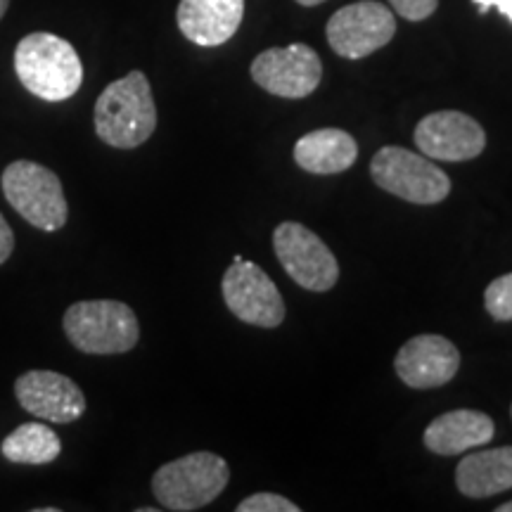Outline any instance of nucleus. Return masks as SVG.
I'll use <instances>...</instances> for the list:
<instances>
[{
	"label": "nucleus",
	"instance_id": "obj_1",
	"mask_svg": "<svg viewBox=\"0 0 512 512\" xmlns=\"http://www.w3.org/2000/svg\"><path fill=\"white\" fill-rule=\"evenodd\" d=\"M95 133L117 150H136L152 138L157 128V105L152 86L143 72H131L112 81L95 102Z\"/></svg>",
	"mask_w": 512,
	"mask_h": 512
},
{
	"label": "nucleus",
	"instance_id": "obj_2",
	"mask_svg": "<svg viewBox=\"0 0 512 512\" xmlns=\"http://www.w3.org/2000/svg\"><path fill=\"white\" fill-rule=\"evenodd\" d=\"M15 74L38 100L62 102L79 93L83 64L72 43L48 31H36L17 43Z\"/></svg>",
	"mask_w": 512,
	"mask_h": 512
},
{
	"label": "nucleus",
	"instance_id": "obj_3",
	"mask_svg": "<svg viewBox=\"0 0 512 512\" xmlns=\"http://www.w3.org/2000/svg\"><path fill=\"white\" fill-rule=\"evenodd\" d=\"M64 335L83 354H126L138 344L140 325L133 309L117 299H88L64 311Z\"/></svg>",
	"mask_w": 512,
	"mask_h": 512
},
{
	"label": "nucleus",
	"instance_id": "obj_4",
	"mask_svg": "<svg viewBox=\"0 0 512 512\" xmlns=\"http://www.w3.org/2000/svg\"><path fill=\"white\" fill-rule=\"evenodd\" d=\"M230 482V467L216 453L197 451L171 460L152 477V494L164 510L192 512L214 503Z\"/></svg>",
	"mask_w": 512,
	"mask_h": 512
},
{
	"label": "nucleus",
	"instance_id": "obj_5",
	"mask_svg": "<svg viewBox=\"0 0 512 512\" xmlns=\"http://www.w3.org/2000/svg\"><path fill=\"white\" fill-rule=\"evenodd\" d=\"M5 200L29 226L43 233H57L69 219V204L64 200L62 181L48 166L17 159L5 166L0 176Z\"/></svg>",
	"mask_w": 512,
	"mask_h": 512
},
{
	"label": "nucleus",
	"instance_id": "obj_6",
	"mask_svg": "<svg viewBox=\"0 0 512 512\" xmlns=\"http://www.w3.org/2000/svg\"><path fill=\"white\" fill-rule=\"evenodd\" d=\"M377 188L413 204H439L451 192V181L430 157L399 145H387L370 162Z\"/></svg>",
	"mask_w": 512,
	"mask_h": 512
},
{
	"label": "nucleus",
	"instance_id": "obj_7",
	"mask_svg": "<svg viewBox=\"0 0 512 512\" xmlns=\"http://www.w3.org/2000/svg\"><path fill=\"white\" fill-rule=\"evenodd\" d=\"M273 249L283 271L309 292H328L339 280V264L328 245L297 221L275 228Z\"/></svg>",
	"mask_w": 512,
	"mask_h": 512
},
{
	"label": "nucleus",
	"instance_id": "obj_8",
	"mask_svg": "<svg viewBox=\"0 0 512 512\" xmlns=\"http://www.w3.org/2000/svg\"><path fill=\"white\" fill-rule=\"evenodd\" d=\"M396 34L394 12L377 0H361L339 8L328 19L325 36L344 60H363L387 46Z\"/></svg>",
	"mask_w": 512,
	"mask_h": 512
},
{
	"label": "nucleus",
	"instance_id": "obj_9",
	"mask_svg": "<svg viewBox=\"0 0 512 512\" xmlns=\"http://www.w3.org/2000/svg\"><path fill=\"white\" fill-rule=\"evenodd\" d=\"M223 302L242 323L256 328H278L285 320V302L271 275L238 254L223 273Z\"/></svg>",
	"mask_w": 512,
	"mask_h": 512
},
{
	"label": "nucleus",
	"instance_id": "obj_10",
	"mask_svg": "<svg viewBox=\"0 0 512 512\" xmlns=\"http://www.w3.org/2000/svg\"><path fill=\"white\" fill-rule=\"evenodd\" d=\"M256 86L275 98L302 100L320 86L323 62L318 53L304 43H292L285 48H268L249 67Z\"/></svg>",
	"mask_w": 512,
	"mask_h": 512
},
{
	"label": "nucleus",
	"instance_id": "obj_11",
	"mask_svg": "<svg viewBox=\"0 0 512 512\" xmlns=\"http://www.w3.org/2000/svg\"><path fill=\"white\" fill-rule=\"evenodd\" d=\"M415 145L437 162H470L486 147V133L477 119L456 110L427 114L415 126Z\"/></svg>",
	"mask_w": 512,
	"mask_h": 512
},
{
	"label": "nucleus",
	"instance_id": "obj_12",
	"mask_svg": "<svg viewBox=\"0 0 512 512\" xmlns=\"http://www.w3.org/2000/svg\"><path fill=\"white\" fill-rule=\"evenodd\" d=\"M15 396L24 411L55 425H69L86 413V396L79 384L55 370H29L19 375Z\"/></svg>",
	"mask_w": 512,
	"mask_h": 512
},
{
	"label": "nucleus",
	"instance_id": "obj_13",
	"mask_svg": "<svg viewBox=\"0 0 512 512\" xmlns=\"http://www.w3.org/2000/svg\"><path fill=\"white\" fill-rule=\"evenodd\" d=\"M394 370L411 389L444 387L458 375L460 351L441 335H418L399 349Z\"/></svg>",
	"mask_w": 512,
	"mask_h": 512
},
{
	"label": "nucleus",
	"instance_id": "obj_14",
	"mask_svg": "<svg viewBox=\"0 0 512 512\" xmlns=\"http://www.w3.org/2000/svg\"><path fill=\"white\" fill-rule=\"evenodd\" d=\"M245 17V0H181L176 22L190 43L216 48L228 43Z\"/></svg>",
	"mask_w": 512,
	"mask_h": 512
},
{
	"label": "nucleus",
	"instance_id": "obj_15",
	"mask_svg": "<svg viewBox=\"0 0 512 512\" xmlns=\"http://www.w3.org/2000/svg\"><path fill=\"white\" fill-rule=\"evenodd\" d=\"M496 425L486 413L451 411L439 415L425 430V446L437 456H460L475 446H484L494 439Z\"/></svg>",
	"mask_w": 512,
	"mask_h": 512
},
{
	"label": "nucleus",
	"instance_id": "obj_16",
	"mask_svg": "<svg viewBox=\"0 0 512 512\" xmlns=\"http://www.w3.org/2000/svg\"><path fill=\"white\" fill-rule=\"evenodd\" d=\"M358 143L342 128H318L306 133L294 145V162L316 176L342 174L354 166Z\"/></svg>",
	"mask_w": 512,
	"mask_h": 512
},
{
	"label": "nucleus",
	"instance_id": "obj_17",
	"mask_svg": "<svg viewBox=\"0 0 512 512\" xmlns=\"http://www.w3.org/2000/svg\"><path fill=\"white\" fill-rule=\"evenodd\" d=\"M456 486L467 498H489L512 489V446L465 456L456 467Z\"/></svg>",
	"mask_w": 512,
	"mask_h": 512
},
{
	"label": "nucleus",
	"instance_id": "obj_18",
	"mask_svg": "<svg viewBox=\"0 0 512 512\" xmlns=\"http://www.w3.org/2000/svg\"><path fill=\"white\" fill-rule=\"evenodd\" d=\"M0 453L15 465H50L60 458L62 441L46 422H24L3 439Z\"/></svg>",
	"mask_w": 512,
	"mask_h": 512
},
{
	"label": "nucleus",
	"instance_id": "obj_19",
	"mask_svg": "<svg viewBox=\"0 0 512 512\" xmlns=\"http://www.w3.org/2000/svg\"><path fill=\"white\" fill-rule=\"evenodd\" d=\"M484 306L491 313V318L508 323L512 320V273H505L486 287Z\"/></svg>",
	"mask_w": 512,
	"mask_h": 512
},
{
	"label": "nucleus",
	"instance_id": "obj_20",
	"mask_svg": "<svg viewBox=\"0 0 512 512\" xmlns=\"http://www.w3.org/2000/svg\"><path fill=\"white\" fill-rule=\"evenodd\" d=\"M238 512H299V505H294L290 498L278 494H254L242 501Z\"/></svg>",
	"mask_w": 512,
	"mask_h": 512
},
{
	"label": "nucleus",
	"instance_id": "obj_21",
	"mask_svg": "<svg viewBox=\"0 0 512 512\" xmlns=\"http://www.w3.org/2000/svg\"><path fill=\"white\" fill-rule=\"evenodd\" d=\"M389 5L408 22H422L439 8V0H389Z\"/></svg>",
	"mask_w": 512,
	"mask_h": 512
},
{
	"label": "nucleus",
	"instance_id": "obj_22",
	"mask_svg": "<svg viewBox=\"0 0 512 512\" xmlns=\"http://www.w3.org/2000/svg\"><path fill=\"white\" fill-rule=\"evenodd\" d=\"M15 252V233H12L10 223L5 221V216L0 214V266L10 259Z\"/></svg>",
	"mask_w": 512,
	"mask_h": 512
},
{
	"label": "nucleus",
	"instance_id": "obj_23",
	"mask_svg": "<svg viewBox=\"0 0 512 512\" xmlns=\"http://www.w3.org/2000/svg\"><path fill=\"white\" fill-rule=\"evenodd\" d=\"M472 3L477 5L482 15H486L491 8H496L503 17H508L512 22V0H472Z\"/></svg>",
	"mask_w": 512,
	"mask_h": 512
},
{
	"label": "nucleus",
	"instance_id": "obj_24",
	"mask_svg": "<svg viewBox=\"0 0 512 512\" xmlns=\"http://www.w3.org/2000/svg\"><path fill=\"white\" fill-rule=\"evenodd\" d=\"M299 5H304V8H316V5L325 3V0H297Z\"/></svg>",
	"mask_w": 512,
	"mask_h": 512
},
{
	"label": "nucleus",
	"instance_id": "obj_25",
	"mask_svg": "<svg viewBox=\"0 0 512 512\" xmlns=\"http://www.w3.org/2000/svg\"><path fill=\"white\" fill-rule=\"evenodd\" d=\"M8 5H10V0H0V19H3L5 12H8Z\"/></svg>",
	"mask_w": 512,
	"mask_h": 512
},
{
	"label": "nucleus",
	"instance_id": "obj_26",
	"mask_svg": "<svg viewBox=\"0 0 512 512\" xmlns=\"http://www.w3.org/2000/svg\"><path fill=\"white\" fill-rule=\"evenodd\" d=\"M496 512H512V501H510V503H503V505H498Z\"/></svg>",
	"mask_w": 512,
	"mask_h": 512
},
{
	"label": "nucleus",
	"instance_id": "obj_27",
	"mask_svg": "<svg viewBox=\"0 0 512 512\" xmlns=\"http://www.w3.org/2000/svg\"><path fill=\"white\" fill-rule=\"evenodd\" d=\"M510 411H512V408H510Z\"/></svg>",
	"mask_w": 512,
	"mask_h": 512
}]
</instances>
